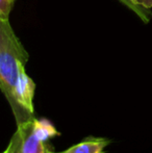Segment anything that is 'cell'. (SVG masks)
<instances>
[{
	"label": "cell",
	"mask_w": 152,
	"mask_h": 153,
	"mask_svg": "<svg viewBox=\"0 0 152 153\" xmlns=\"http://www.w3.org/2000/svg\"><path fill=\"white\" fill-rule=\"evenodd\" d=\"M29 55L15 33L10 19L0 20V89L10 102L20 71L26 66Z\"/></svg>",
	"instance_id": "cell-1"
},
{
	"label": "cell",
	"mask_w": 152,
	"mask_h": 153,
	"mask_svg": "<svg viewBox=\"0 0 152 153\" xmlns=\"http://www.w3.org/2000/svg\"><path fill=\"white\" fill-rule=\"evenodd\" d=\"M35 92V81L28 76L25 67H23L15 85L13 97L8 102L14 114L17 126L35 119V106H33Z\"/></svg>",
	"instance_id": "cell-2"
},
{
	"label": "cell",
	"mask_w": 152,
	"mask_h": 153,
	"mask_svg": "<svg viewBox=\"0 0 152 153\" xmlns=\"http://www.w3.org/2000/svg\"><path fill=\"white\" fill-rule=\"evenodd\" d=\"M2 153H55L48 142H43L33 130V120L17 126L6 149Z\"/></svg>",
	"instance_id": "cell-3"
},
{
	"label": "cell",
	"mask_w": 152,
	"mask_h": 153,
	"mask_svg": "<svg viewBox=\"0 0 152 153\" xmlns=\"http://www.w3.org/2000/svg\"><path fill=\"white\" fill-rule=\"evenodd\" d=\"M108 137H87L81 142L59 153H104L105 147L110 145Z\"/></svg>",
	"instance_id": "cell-4"
},
{
	"label": "cell",
	"mask_w": 152,
	"mask_h": 153,
	"mask_svg": "<svg viewBox=\"0 0 152 153\" xmlns=\"http://www.w3.org/2000/svg\"><path fill=\"white\" fill-rule=\"evenodd\" d=\"M33 130L37 137L43 142H48L50 139L57 135H61V133L57 131L48 119L46 118H41V119H33Z\"/></svg>",
	"instance_id": "cell-5"
},
{
	"label": "cell",
	"mask_w": 152,
	"mask_h": 153,
	"mask_svg": "<svg viewBox=\"0 0 152 153\" xmlns=\"http://www.w3.org/2000/svg\"><path fill=\"white\" fill-rule=\"evenodd\" d=\"M119 1L121 2L122 4H124L126 7L129 8L130 10H132L143 22H145V23L150 22V20L152 18V13L150 10L138 5V4L134 3L132 0H119Z\"/></svg>",
	"instance_id": "cell-6"
},
{
	"label": "cell",
	"mask_w": 152,
	"mask_h": 153,
	"mask_svg": "<svg viewBox=\"0 0 152 153\" xmlns=\"http://www.w3.org/2000/svg\"><path fill=\"white\" fill-rule=\"evenodd\" d=\"M16 0H0V20L10 19V12Z\"/></svg>",
	"instance_id": "cell-7"
},
{
	"label": "cell",
	"mask_w": 152,
	"mask_h": 153,
	"mask_svg": "<svg viewBox=\"0 0 152 153\" xmlns=\"http://www.w3.org/2000/svg\"><path fill=\"white\" fill-rule=\"evenodd\" d=\"M132 1L145 8H148V10L152 8V0H132Z\"/></svg>",
	"instance_id": "cell-8"
}]
</instances>
